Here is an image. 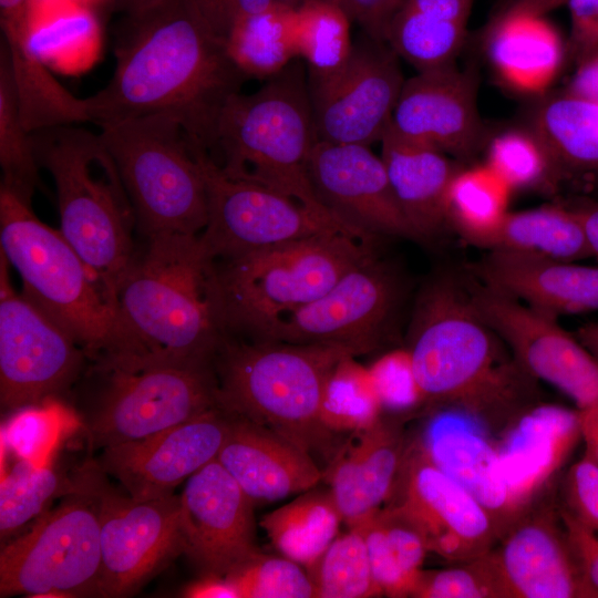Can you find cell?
<instances>
[{
    "label": "cell",
    "mask_w": 598,
    "mask_h": 598,
    "mask_svg": "<svg viewBox=\"0 0 598 598\" xmlns=\"http://www.w3.org/2000/svg\"><path fill=\"white\" fill-rule=\"evenodd\" d=\"M114 53L110 81L85 97L89 122L168 114L209 153L224 106L248 78L192 1L153 0L124 12Z\"/></svg>",
    "instance_id": "obj_1"
},
{
    "label": "cell",
    "mask_w": 598,
    "mask_h": 598,
    "mask_svg": "<svg viewBox=\"0 0 598 598\" xmlns=\"http://www.w3.org/2000/svg\"><path fill=\"white\" fill-rule=\"evenodd\" d=\"M145 239L116 292L124 346L110 357L214 363L228 332L216 260L199 235Z\"/></svg>",
    "instance_id": "obj_2"
},
{
    "label": "cell",
    "mask_w": 598,
    "mask_h": 598,
    "mask_svg": "<svg viewBox=\"0 0 598 598\" xmlns=\"http://www.w3.org/2000/svg\"><path fill=\"white\" fill-rule=\"evenodd\" d=\"M475 306L467 275L440 272L415 302L406 349L429 410L488 411L505 401L523 370Z\"/></svg>",
    "instance_id": "obj_3"
},
{
    "label": "cell",
    "mask_w": 598,
    "mask_h": 598,
    "mask_svg": "<svg viewBox=\"0 0 598 598\" xmlns=\"http://www.w3.org/2000/svg\"><path fill=\"white\" fill-rule=\"evenodd\" d=\"M31 138L55 186L60 231L116 306L137 248L134 209L111 154L100 134L75 124L37 131Z\"/></svg>",
    "instance_id": "obj_4"
},
{
    "label": "cell",
    "mask_w": 598,
    "mask_h": 598,
    "mask_svg": "<svg viewBox=\"0 0 598 598\" xmlns=\"http://www.w3.org/2000/svg\"><path fill=\"white\" fill-rule=\"evenodd\" d=\"M347 355L357 357L341 346L227 337L214 360L219 404L312 455L330 443L332 433L322 422L324 391Z\"/></svg>",
    "instance_id": "obj_5"
},
{
    "label": "cell",
    "mask_w": 598,
    "mask_h": 598,
    "mask_svg": "<svg viewBox=\"0 0 598 598\" xmlns=\"http://www.w3.org/2000/svg\"><path fill=\"white\" fill-rule=\"evenodd\" d=\"M317 141L310 89L296 59L256 92H238L227 101L213 150L220 153L216 163L227 176L266 186L337 220L309 179Z\"/></svg>",
    "instance_id": "obj_6"
},
{
    "label": "cell",
    "mask_w": 598,
    "mask_h": 598,
    "mask_svg": "<svg viewBox=\"0 0 598 598\" xmlns=\"http://www.w3.org/2000/svg\"><path fill=\"white\" fill-rule=\"evenodd\" d=\"M0 251L19 274L23 293L56 320L93 360L122 351L116 306L64 238L40 220L31 199L0 185Z\"/></svg>",
    "instance_id": "obj_7"
},
{
    "label": "cell",
    "mask_w": 598,
    "mask_h": 598,
    "mask_svg": "<svg viewBox=\"0 0 598 598\" xmlns=\"http://www.w3.org/2000/svg\"><path fill=\"white\" fill-rule=\"evenodd\" d=\"M145 238L199 235L208 198L200 161L181 123L154 114L101 125Z\"/></svg>",
    "instance_id": "obj_8"
},
{
    "label": "cell",
    "mask_w": 598,
    "mask_h": 598,
    "mask_svg": "<svg viewBox=\"0 0 598 598\" xmlns=\"http://www.w3.org/2000/svg\"><path fill=\"white\" fill-rule=\"evenodd\" d=\"M370 246L326 233L216 261L228 330L255 337L278 316L317 300L374 255Z\"/></svg>",
    "instance_id": "obj_9"
},
{
    "label": "cell",
    "mask_w": 598,
    "mask_h": 598,
    "mask_svg": "<svg viewBox=\"0 0 598 598\" xmlns=\"http://www.w3.org/2000/svg\"><path fill=\"white\" fill-rule=\"evenodd\" d=\"M104 384L83 417L91 448L138 441L219 404L214 363L96 360Z\"/></svg>",
    "instance_id": "obj_10"
},
{
    "label": "cell",
    "mask_w": 598,
    "mask_h": 598,
    "mask_svg": "<svg viewBox=\"0 0 598 598\" xmlns=\"http://www.w3.org/2000/svg\"><path fill=\"white\" fill-rule=\"evenodd\" d=\"M76 489L34 519L0 551V597H100V522L92 497Z\"/></svg>",
    "instance_id": "obj_11"
},
{
    "label": "cell",
    "mask_w": 598,
    "mask_h": 598,
    "mask_svg": "<svg viewBox=\"0 0 598 598\" xmlns=\"http://www.w3.org/2000/svg\"><path fill=\"white\" fill-rule=\"evenodd\" d=\"M102 473L96 465L78 480L100 522V597H126L183 554L181 495L136 499L111 488Z\"/></svg>",
    "instance_id": "obj_12"
},
{
    "label": "cell",
    "mask_w": 598,
    "mask_h": 598,
    "mask_svg": "<svg viewBox=\"0 0 598 598\" xmlns=\"http://www.w3.org/2000/svg\"><path fill=\"white\" fill-rule=\"evenodd\" d=\"M194 150L203 167L208 198L207 223L199 237L216 261L326 233H341L362 241L347 226L293 198L227 176L206 151Z\"/></svg>",
    "instance_id": "obj_13"
},
{
    "label": "cell",
    "mask_w": 598,
    "mask_h": 598,
    "mask_svg": "<svg viewBox=\"0 0 598 598\" xmlns=\"http://www.w3.org/2000/svg\"><path fill=\"white\" fill-rule=\"evenodd\" d=\"M9 266L0 251V402L14 412L55 399L87 355L56 320L16 291Z\"/></svg>",
    "instance_id": "obj_14"
},
{
    "label": "cell",
    "mask_w": 598,
    "mask_h": 598,
    "mask_svg": "<svg viewBox=\"0 0 598 598\" xmlns=\"http://www.w3.org/2000/svg\"><path fill=\"white\" fill-rule=\"evenodd\" d=\"M396 274L372 255L317 300L282 313L249 338L341 346L355 355L385 340L401 300Z\"/></svg>",
    "instance_id": "obj_15"
},
{
    "label": "cell",
    "mask_w": 598,
    "mask_h": 598,
    "mask_svg": "<svg viewBox=\"0 0 598 598\" xmlns=\"http://www.w3.org/2000/svg\"><path fill=\"white\" fill-rule=\"evenodd\" d=\"M473 301L517 362L578 410L598 404V360L557 318L543 313L467 275Z\"/></svg>",
    "instance_id": "obj_16"
},
{
    "label": "cell",
    "mask_w": 598,
    "mask_h": 598,
    "mask_svg": "<svg viewBox=\"0 0 598 598\" xmlns=\"http://www.w3.org/2000/svg\"><path fill=\"white\" fill-rule=\"evenodd\" d=\"M405 79L398 55L381 41L353 44L337 72L310 80L318 140L370 146L381 142Z\"/></svg>",
    "instance_id": "obj_17"
},
{
    "label": "cell",
    "mask_w": 598,
    "mask_h": 598,
    "mask_svg": "<svg viewBox=\"0 0 598 598\" xmlns=\"http://www.w3.org/2000/svg\"><path fill=\"white\" fill-rule=\"evenodd\" d=\"M390 505L423 534L429 551L451 563H466L489 551L499 538L484 506L411 443Z\"/></svg>",
    "instance_id": "obj_18"
},
{
    "label": "cell",
    "mask_w": 598,
    "mask_h": 598,
    "mask_svg": "<svg viewBox=\"0 0 598 598\" xmlns=\"http://www.w3.org/2000/svg\"><path fill=\"white\" fill-rule=\"evenodd\" d=\"M550 496L530 502L487 551L501 598H591Z\"/></svg>",
    "instance_id": "obj_19"
},
{
    "label": "cell",
    "mask_w": 598,
    "mask_h": 598,
    "mask_svg": "<svg viewBox=\"0 0 598 598\" xmlns=\"http://www.w3.org/2000/svg\"><path fill=\"white\" fill-rule=\"evenodd\" d=\"M308 175L322 206L363 243L379 236L420 239L401 209L381 156L369 146L318 140Z\"/></svg>",
    "instance_id": "obj_20"
},
{
    "label": "cell",
    "mask_w": 598,
    "mask_h": 598,
    "mask_svg": "<svg viewBox=\"0 0 598 598\" xmlns=\"http://www.w3.org/2000/svg\"><path fill=\"white\" fill-rule=\"evenodd\" d=\"M181 526L183 554L202 575L225 577L260 551L254 501L217 458L186 480Z\"/></svg>",
    "instance_id": "obj_21"
},
{
    "label": "cell",
    "mask_w": 598,
    "mask_h": 598,
    "mask_svg": "<svg viewBox=\"0 0 598 598\" xmlns=\"http://www.w3.org/2000/svg\"><path fill=\"white\" fill-rule=\"evenodd\" d=\"M229 423L230 413L218 405L145 439L102 448L96 465L136 499L166 496L217 457Z\"/></svg>",
    "instance_id": "obj_22"
},
{
    "label": "cell",
    "mask_w": 598,
    "mask_h": 598,
    "mask_svg": "<svg viewBox=\"0 0 598 598\" xmlns=\"http://www.w3.org/2000/svg\"><path fill=\"white\" fill-rule=\"evenodd\" d=\"M477 74L455 63L404 81L388 130L401 138L470 158L485 130L477 109Z\"/></svg>",
    "instance_id": "obj_23"
},
{
    "label": "cell",
    "mask_w": 598,
    "mask_h": 598,
    "mask_svg": "<svg viewBox=\"0 0 598 598\" xmlns=\"http://www.w3.org/2000/svg\"><path fill=\"white\" fill-rule=\"evenodd\" d=\"M421 439L423 452L468 491L489 513L499 537L520 513L505 481L498 446L474 419L446 409L431 410Z\"/></svg>",
    "instance_id": "obj_24"
},
{
    "label": "cell",
    "mask_w": 598,
    "mask_h": 598,
    "mask_svg": "<svg viewBox=\"0 0 598 598\" xmlns=\"http://www.w3.org/2000/svg\"><path fill=\"white\" fill-rule=\"evenodd\" d=\"M333 456L329 489L349 528L363 525L390 499L410 444L402 424L383 415Z\"/></svg>",
    "instance_id": "obj_25"
},
{
    "label": "cell",
    "mask_w": 598,
    "mask_h": 598,
    "mask_svg": "<svg viewBox=\"0 0 598 598\" xmlns=\"http://www.w3.org/2000/svg\"><path fill=\"white\" fill-rule=\"evenodd\" d=\"M470 272L548 316L598 311V267L504 250H487Z\"/></svg>",
    "instance_id": "obj_26"
},
{
    "label": "cell",
    "mask_w": 598,
    "mask_h": 598,
    "mask_svg": "<svg viewBox=\"0 0 598 598\" xmlns=\"http://www.w3.org/2000/svg\"><path fill=\"white\" fill-rule=\"evenodd\" d=\"M216 458L254 502H276L300 494L322 478L311 454L234 413Z\"/></svg>",
    "instance_id": "obj_27"
},
{
    "label": "cell",
    "mask_w": 598,
    "mask_h": 598,
    "mask_svg": "<svg viewBox=\"0 0 598 598\" xmlns=\"http://www.w3.org/2000/svg\"><path fill=\"white\" fill-rule=\"evenodd\" d=\"M581 439L579 412L543 401L503 434V474L522 512L548 487Z\"/></svg>",
    "instance_id": "obj_28"
},
{
    "label": "cell",
    "mask_w": 598,
    "mask_h": 598,
    "mask_svg": "<svg viewBox=\"0 0 598 598\" xmlns=\"http://www.w3.org/2000/svg\"><path fill=\"white\" fill-rule=\"evenodd\" d=\"M381 158L393 194L420 239L447 226L446 194L461 168L431 146L399 137L389 130L381 140Z\"/></svg>",
    "instance_id": "obj_29"
},
{
    "label": "cell",
    "mask_w": 598,
    "mask_h": 598,
    "mask_svg": "<svg viewBox=\"0 0 598 598\" xmlns=\"http://www.w3.org/2000/svg\"><path fill=\"white\" fill-rule=\"evenodd\" d=\"M485 40L496 74L519 93L545 92L565 56L560 35L543 17L494 16Z\"/></svg>",
    "instance_id": "obj_30"
},
{
    "label": "cell",
    "mask_w": 598,
    "mask_h": 598,
    "mask_svg": "<svg viewBox=\"0 0 598 598\" xmlns=\"http://www.w3.org/2000/svg\"><path fill=\"white\" fill-rule=\"evenodd\" d=\"M475 246L567 261L591 257L582 227L567 205L508 212Z\"/></svg>",
    "instance_id": "obj_31"
},
{
    "label": "cell",
    "mask_w": 598,
    "mask_h": 598,
    "mask_svg": "<svg viewBox=\"0 0 598 598\" xmlns=\"http://www.w3.org/2000/svg\"><path fill=\"white\" fill-rule=\"evenodd\" d=\"M530 130L551 155L563 179L598 173V103L565 91L543 101Z\"/></svg>",
    "instance_id": "obj_32"
},
{
    "label": "cell",
    "mask_w": 598,
    "mask_h": 598,
    "mask_svg": "<svg viewBox=\"0 0 598 598\" xmlns=\"http://www.w3.org/2000/svg\"><path fill=\"white\" fill-rule=\"evenodd\" d=\"M373 577L383 595L411 597L429 547L421 530L386 505L363 525Z\"/></svg>",
    "instance_id": "obj_33"
},
{
    "label": "cell",
    "mask_w": 598,
    "mask_h": 598,
    "mask_svg": "<svg viewBox=\"0 0 598 598\" xmlns=\"http://www.w3.org/2000/svg\"><path fill=\"white\" fill-rule=\"evenodd\" d=\"M341 523L330 489L312 487L265 515L260 525L282 556L309 569L338 536Z\"/></svg>",
    "instance_id": "obj_34"
},
{
    "label": "cell",
    "mask_w": 598,
    "mask_h": 598,
    "mask_svg": "<svg viewBox=\"0 0 598 598\" xmlns=\"http://www.w3.org/2000/svg\"><path fill=\"white\" fill-rule=\"evenodd\" d=\"M292 7L275 2L240 20L225 40L227 50L247 78L271 79L297 58Z\"/></svg>",
    "instance_id": "obj_35"
},
{
    "label": "cell",
    "mask_w": 598,
    "mask_h": 598,
    "mask_svg": "<svg viewBox=\"0 0 598 598\" xmlns=\"http://www.w3.org/2000/svg\"><path fill=\"white\" fill-rule=\"evenodd\" d=\"M509 186L486 164L460 168L446 194V221L465 241L476 245L509 212Z\"/></svg>",
    "instance_id": "obj_36"
},
{
    "label": "cell",
    "mask_w": 598,
    "mask_h": 598,
    "mask_svg": "<svg viewBox=\"0 0 598 598\" xmlns=\"http://www.w3.org/2000/svg\"><path fill=\"white\" fill-rule=\"evenodd\" d=\"M348 13L327 0H305L293 8L292 31L298 59H303L310 80L337 72L349 59L353 43Z\"/></svg>",
    "instance_id": "obj_37"
},
{
    "label": "cell",
    "mask_w": 598,
    "mask_h": 598,
    "mask_svg": "<svg viewBox=\"0 0 598 598\" xmlns=\"http://www.w3.org/2000/svg\"><path fill=\"white\" fill-rule=\"evenodd\" d=\"M466 37V24L421 12L405 2L394 14L385 43L417 72L454 63Z\"/></svg>",
    "instance_id": "obj_38"
},
{
    "label": "cell",
    "mask_w": 598,
    "mask_h": 598,
    "mask_svg": "<svg viewBox=\"0 0 598 598\" xmlns=\"http://www.w3.org/2000/svg\"><path fill=\"white\" fill-rule=\"evenodd\" d=\"M0 165L1 185L31 199L40 183L31 133L22 122L20 106L4 44L0 48Z\"/></svg>",
    "instance_id": "obj_39"
},
{
    "label": "cell",
    "mask_w": 598,
    "mask_h": 598,
    "mask_svg": "<svg viewBox=\"0 0 598 598\" xmlns=\"http://www.w3.org/2000/svg\"><path fill=\"white\" fill-rule=\"evenodd\" d=\"M75 484L65 481L49 464L34 465L18 460L10 471L1 474L0 537L2 543L13 538L29 522L44 513L51 499L62 493L71 494Z\"/></svg>",
    "instance_id": "obj_40"
},
{
    "label": "cell",
    "mask_w": 598,
    "mask_h": 598,
    "mask_svg": "<svg viewBox=\"0 0 598 598\" xmlns=\"http://www.w3.org/2000/svg\"><path fill=\"white\" fill-rule=\"evenodd\" d=\"M316 598H368L383 595L359 527L337 536L308 569Z\"/></svg>",
    "instance_id": "obj_41"
},
{
    "label": "cell",
    "mask_w": 598,
    "mask_h": 598,
    "mask_svg": "<svg viewBox=\"0 0 598 598\" xmlns=\"http://www.w3.org/2000/svg\"><path fill=\"white\" fill-rule=\"evenodd\" d=\"M485 164L512 190L551 193L563 179L548 150L532 130H509L494 136Z\"/></svg>",
    "instance_id": "obj_42"
},
{
    "label": "cell",
    "mask_w": 598,
    "mask_h": 598,
    "mask_svg": "<svg viewBox=\"0 0 598 598\" xmlns=\"http://www.w3.org/2000/svg\"><path fill=\"white\" fill-rule=\"evenodd\" d=\"M344 357L328 380L322 422L332 433L362 431L382 416V405L369 368Z\"/></svg>",
    "instance_id": "obj_43"
},
{
    "label": "cell",
    "mask_w": 598,
    "mask_h": 598,
    "mask_svg": "<svg viewBox=\"0 0 598 598\" xmlns=\"http://www.w3.org/2000/svg\"><path fill=\"white\" fill-rule=\"evenodd\" d=\"M66 420L54 399L14 411L1 426V450L38 466L49 464Z\"/></svg>",
    "instance_id": "obj_44"
},
{
    "label": "cell",
    "mask_w": 598,
    "mask_h": 598,
    "mask_svg": "<svg viewBox=\"0 0 598 598\" xmlns=\"http://www.w3.org/2000/svg\"><path fill=\"white\" fill-rule=\"evenodd\" d=\"M239 598H312L310 576L301 565L285 556L261 551L225 576Z\"/></svg>",
    "instance_id": "obj_45"
},
{
    "label": "cell",
    "mask_w": 598,
    "mask_h": 598,
    "mask_svg": "<svg viewBox=\"0 0 598 598\" xmlns=\"http://www.w3.org/2000/svg\"><path fill=\"white\" fill-rule=\"evenodd\" d=\"M415 598H501L487 553L441 570H422L411 594Z\"/></svg>",
    "instance_id": "obj_46"
},
{
    "label": "cell",
    "mask_w": 598,
    "mask_h": 598,
    "mask_svg": "<svg viewBox=\"0 0 598 598\" xmlns=\"http://www.w3.org/2000/svg\"><path fill=\"white\" fill-rule=\"evenodd\" d=\"M369 370L383 411L404 414L423 406V396L406 348L384 353Z\"/></svg>",
    "instance_id": "obj_47"
},
{
    "label": "cell",
    "mask_w": 598,
    "mask_h": 598,
    "mask_svg": "<svg viewBox=\"0 0 598 598\" xmlns=\"http://www.w3.org/2000/svg\"><path fill=\"white\" fill-rule=\"evenodd\" d=\"M571 516L598 533V464L584 455L568 470L559 503Z\"/></svg>",
    "instance_id": "obj_48"
},
{
    "label": "cell",
    "mask_w": 598,
    "mask_h": 598,
    "mask_svg": "<svg viewBox=\"0 0 598 598\" xmlns=\"http://www.w3.org/2000/svg\"><path fill=\"white\" fill-rule=\"evenodd\" d=\"M558 505L582 580L591 598H598V533L579 523L559 503Z\"/></svg>",
    "instance_id": "obj_49"
},
{
    "label": "cell",
    "mask_w": 598,
    "mask_h": 598,
    "mask_svg": "<svg viewBox=\"0 0 598 598\" xmlns=\"http://www.w3.org/2000/svg\"><path fill=\"white\" fill-rule=\"evenodd\" d=\"M209 28L226 40L244 18L269 9L275 0H190Z\"/></svg>",
    "instance_id": "obj_50"
},
{
    "label": "cell",
    "mask_w": 598,
    "mask_h": 598,
    "mask_svg": "<svg viewBox=\"0 0 598 598\" xmlns=\"http://www.w3.org/2000/svg\"><path fill=\"white\" fill-rule=\"evenodd\" d=\"M570 12V33L567 49L579 63L598 50V0H567Z\"/></svg>",
    "instance_id": "obj_51"
},
{
    "label": "cell",
    "mask_w": 598,
    "mask_h": 598,
    "mask_svg": "<svg viewBox=\"0 0 598 598\" xmlns=\"http://www.w3.org/2000/svg\"><path fill=\"white\" fill-rule=\"evenodd\" d=\"M566 92L598 103V50L577 63Z\"/></svg>",
    "instance_id": "obj_52"
},
{
    "label": "cell",
    "mask_w": 598,
    "mask_h": 598,
    "mask_svg": "<svg viewBox=\"0 0 598 598\" xmlns=\"http://www.w3.org/2000/svg\"><path fill=\"white\" fill-rule=\"evenodd\" d=\"M408 6L440 19L467 24L473 0H405Z\"/></svg>",
    "instance_id": "obj_53"
},
{
    "label": "cell",
    "mask_w": 598,
    "mask_h": 598,
    "mask_svg": "<svg viewBox=\"0 0 598 598\" xmlns=\"http://www.w3.org/2000/svg\"><path fill=\"white\" fill-rule=\"evenodd\" d=\"M184 596L190 598H239L236 587L226 578L215 575H202L184 589Z\"/></svg>",
    "instance_id": "obj_54"
},
{
    "label": "cell",
    "mask_w": 598,
    "mask_h": 598,
    "mask_svg": "<svg viewBox=\"0 0 598 598\" xmlns=\"http://www.w3.org/2000/svg\"><path fill=\"white\" fill-rule=\"evenodd\" d=\"M567 206L582 227L591 257L598 259V200L580 199Z\"/></svg>",
    "instance_id": "obj_55"
},
{
    "label": "cell",
    "mask_w": 598,
    "mask_h": 598,
    "mask_svg": "<svg viewBox=\"0 0 598 598\" xmlns=\"http://www.w3.org/2000/svg\"><path fill=\"white\" fill-rule=\"evenodd\" d=\"M567 3V0H507L495 16L544 17L551 10Z\"/></svg>",
    "instance_id": "obj_56"
},
{
    "label": "cell",
    "mask_w": 598,
    "mask_h": 598,
    "mask_svg": "<svg viewBox=\"0 0 598 598\" xmlns=\"http://www.w3.org/2000/svg\"><path fill=\"white\" fill-rule=\"evenodd\" d=\"M585 456L598 464V404L578 410Z\"/></svg>",
    "instance_id": "obj_57"
},
{
    "label": "cell",
    "mask_w": 598,
    "mask_h": 598,
    "mask_svg": "<svg viewBox=\"0 0 598 598\" xmlns=\"http://www.w3.org/2000/svg\"><path fill=\"white\" fill-rule=\"evenodd\" d=\"M31 13V0H0V20L22 18Z\"/></svg>",
    "instance_id": "obj_58"
},
{
    "label": "cell",
    "mask_w": 598,
    "mask_h": 598,
    "mask_svg": "<svg viewBox=\"0 0 598 598\" xmlns=\"http://www.w3.org/2000/svg\"><path fill=\"white\" fill-rule=\"evenodd\" d=\"M576 337L598 360V321L578 328Z\"/></svg>",
    "instance_id": "obj_59"
},
{
    "label": "cell",
    "mask_w": 598,
    "mask_h": 598,
    "mask_svg": "<svg viewBox=\"0 0 598 598\" xmlns=\"http://www.w3.org/2000/svg\"><path fill=\"white\" fill-rule=\"evenodd\" d=\"M152 1L153 0H116V3L121 11L124 13L137 10Z\"/></svg>",
    "instance_id": "obj_60"
},
{
    "label": "cell",
    "mask_w": 598,
    "mask_h": 598,
    "mask_svg": "<svg viewBox=\"0 0 598 598\" xmlns=\"http://www.w3.org/2000/svg\"><path fill=\"white\" fill-rule=\"evenodd\" d=\"M303 1L305 0H275V2H277V3L283 4V6H287V7H292V8L297 7L298 4H300ZM327 1L333 2V3L341 7L340 0H327Z\"/></svg>",
    "instance_id": "obj_61"
},
{
    "label": "cell",
    "mask_w": 598,
    "mask_h": 598,
    "mask_svg": "<svg viewBox=\"0 0 598 598\" xmlns=\"http://www.w3.org/2000/svg\"><path fill=\"white\" fill-rule=\"evenodd\" d=\"M506 1H507V0H497V6H498V8H499L501 6H503Z\"/></svg>",
    "instance_id": "obj_62"
}]
</instances>
